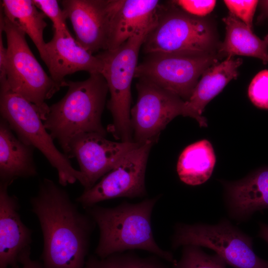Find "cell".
Listing matches in <instances>:
<instances>
[{"label": "cell", "instance_id": "1", "mask_svg": "<svg viewBox=\"0 0 268 268\" xmlns=\"http://www.w3.org/2000/svg\"><path fill=\"white\" fill-rule=\"evenodd\" d=\"M30 204L42 232L43 268H83L96 225L92 218L80 212L67 192L47 178L39 183Z\"/></svg>", "mask_w": 268, "mask_h": 268}, {"label": "cell", "instance_id": "2", "mask_svg": "<svg viewBox=\"0 0 268 268\" xmlns=\"http://www.w3.org/2000/svg\"><path fill=\"white\" fill-rule=\"evenodd\" d=\"M160 196L136 203L123 202L114 207L94 205L85 209L100 231L95 254L100 258L134 250L147 251L173 264L170 252L161 248L154 240L151 216Z\"/></svg>", "mask_w": 268, "mask_h": 268}, {"label": "cell", "instance_id": "3", "mask_svg": "<svg viewBox=\"0 0 268 268\" xmlns=\"http://www.w3.org/2000/svg\"><path fill=\"white\" fill-rule=\"evenodd\" d=\"M66 86L67 93L49 106L43 124L69 158V143L75 136L96 133L106 136L101 116L109 90L105 78L99 72L90 73L83 81H67Z\"/></svg>", "mask_w": 268, "mask_h": 268}, {"label": "cell", "instance_id": "4", "mask_svg": "<svg viewBox=\"0 0 268 268\" xmlns=\"http://www.w3.org/2000/svg\"><path fill=\"white\" fill-rule=\"evenodd\" d=\"M169 2L161 5L156 24L142 45L144 53L218 54L220 43L213 20L191 15Z\"/></svg>", "mask_w": 268, "mask_h": 268}, {"label": "cell", "instance_id": "5", "mask_svg": "<svg viewBox=\"0 0 268 268\" xmlns=\"http://www.w3.org/2000/svg\"><path fill=\"white\" fill-rule=\"evenodd\" d=\"M155 25L137 33L118 48L102 51L96 55L102 62L101 74L110 93L107 108L112 114L113 123L108 131L121 141H134L131 124V84L140 48Z\"/></svg>", "mask_w": 268, "mask_h": 268}, {"label": "cell", "instance_id": "6", "mask_svg": "<svg viewBox=\"0 0 268 268\" xmlns=\"http://www.w3.org/2000/svg\"><path fill=\"white\" fill-rule=\"evenodd\" d=\"M0 112L1 117L8 123L16 135L39 150L56 169L61 185L66 186L77 181L83 185V174L74 169L69 158L57 148L36 106L13 92L7 84L0 85Z\"/></svg>", "mask_w": 268, "mask_h": 268}, {"label": "cell", "instance_id": "7", "mask_svg": "<svg viewBox=\"0 0 268 268\" xmlns=\"http://www.w3.org/2000/svg\"><path fill=\"white\" fill-rule=\"evenodd\" d=\"M3 32L7 47L5 62L9 88L33 104L44 121L49 110L45 101L61 87L55 82L36 59L29 47L25 34L3 13Z\"/></svg>", "mask_w": 268, "mask_h": 268}, {"label": "cell", "instance_id": "8", "mask_svg": "<svg viewBox=\"0 0 268 268\" xmlns=\"http://www.w3.org/2000/svg\"><path fill=\"white\" fill-rule=\"evenodd\" d=\"M188 245L213 250L234 268H268V261L254 252L252 238L225 218L213 225L177 223L171 238L172 248Z\"/></svg>", "mask_w": 268, "mask_h": 268}, {"label": "cell", "instance_id": "9", "mask_svg": "<svg viewBox=\"0 0 268 268\" xmlns=\"http://www.w3.org/2000/svg\"><path fill=\"white\" fill-rule=\"evenodd\" d=\"M218 54L178 55L154 53L138 64L134 77L146 80L176 95L184 101L191 96L204 72L218 63Z\"/></svg>", "mask_w": 268, "mask_h": 268}, {"label": "cell", "instance_id": "10", "mask_svg": "<svg viewBox=\"0 0 268 268\" xmlns=\"http://www.w3.org/2000/svg\"><path fill=\"white\" fill-rule=\"evenodd\" d=\"M157 141L147 140L130 151L99 182L84 190L76 201L86 209L107 200L146 196V164L151 148Z\"/></svg>", "mask_w": 268, "mask_h": 268}, {"label": "cell", "instance_id": "11", "mask_svg": "<svg viewBox=\"0 0 268 268\" xmlns=\"http://www.w3.org/2000/svg\"><path fill=\"white\" fill-rule=\"evenodd\" d=\"M137 101L131 110L133 140L144 143L157 139L167 124L183 115L185 101L176 95L146 80L136 84Z\"/></svg>", "mask_w": 268, "mask_h": 268}, {"label": "cell", "instance_id": "12", "mask_svg": "<svg viewBox=\"0 0 268 268\" xmlns=\"http://www.w3.org/2000/svg\"><path fill=\"white\" fill-rule=\"evenodd\" d=\"M142 143L113 141L98 133H83L70 140L68 157L76 158L84 177L82 186L87 190L114 169L128 152Z\"/></svg>", "mask_w": 268, "mask_h": 268}, {"label": "cell", "instance_id": "13", "mask_svg": "<svg viewBox=\"0 0 268 268\" xmlns=\"http://www.w3.org/2000/svg\"><path fill=\"white\" fill-rule=\"evenodd\" d=\"M61 3L77 43L92 54L107 50L113 0H63Z\"/></svg>", "mask_w": 268, "mask_h": 268}, {"label": "cell", "instance_id": "14", "mask_svg": "<svg viewBox=\"0 0 268 268\" xmlns=\"http://www.w3.org/2000/svg\"><path fill=\"white\" fill-rule=\"evenodd\" d=\"M10 184L0 182V268H13L31 253L32 231L21 219L20 204L10 195Z\"/></svg>", "mask_w": 268, "mask_h": 268}, {"label": "cell", "instance_id": "15", "mask_svg": "<svg viewBox=\"0 0 268 268\" xmlns=\"http://www.w3.org/2000/svg\"><path fill=\"white\" fill-rule=\"evenodd\" d=\"M50 76L61 87L67 86L66 75L78 71L102 72L103 63L72 37L68 29L54 31L52 39L46 43Z\"/></svg>", "mask_w": 268, "mask_h": 268}, {"label": "cell", "instance_id": "16", "mask_svg": "<svg viewBox=\"0 0 268 268\" xmlns=\"http://www.w3.org/2000/svg\"><path fill=\"white\" fill-rule=\"evenodd\" d=\"M158 0H113L107 50L116 49L137 33L156 24Z\"/></svg>", "mask_w": 268, "mask_h": 268}, {"label": "cell", "instance_id": "17", "mask_svg": "<svg viewBox=\"0 0 268 268\" xmlns=\"http://www.w3.org/2000/svg\"><path fill=\"white\" fill-rule=\"evenodd\" d=\"M223 183L226 206L232 218L245 221L256 211L268 209V167L240 180Z\"/></svg>", "mask_w": 268, "mask_h": 268}, {"label": "cell", "instance_id": "18", "mask_svg": "<svg viewBox=\"0 0 268 268\" xmlns=\"http://www.w3.org/2000/svg\"><path fill=\"white\" fill-rule=\"evenodd\" d=\"M242 64L240 58L227 57L206 69L189 99L185 101L183 116L196 119L201 127H207L206 119L202 116L205 107L230 80L237 78Z\"/></svg>", "mask_w": 268, "mask_h": 268}, {"label": "cell", "instance_id": "19", "mask_svg": "<svg viewBox=\"0 0 268 268\" xmlns=\"http://www.w3.org/2000/svg\"><path fill=\"white\" fill-rule=\"evenodd\" d=\"M33 146L13 133L8 123L0 119V179L1 183L11 184L18 178L37 175Z\"/></svg>", "mask_w": 268, "mask_h": 268}, {"label": "cell", "instance_id": "20", "mask_svg": "<svg viewBox=\"0 0 268 268\" xmlns=\"http://www.w3.org/2000/svg\"><path fill=\"white\" fill-rule=\"evenodd\" d=\"M223 21L226 34L218 50L221 58L249 56L260 59L265 65L268 63V34L263 40L261 39L252 29L230 12Z\"/></svg>", "mask_w": 268, "mask_h": 268}, {"label": "cell", "instance_id": "21", "mask_svg": "<svg viewBox=\"0 0 268 268\" xmlns=\"http://www.w3.org/2000/svg\"><path fill=\"white\" fill-rule=\"evenodd\" d=\"M0 7L4 16L31 38L48 66L46 43L43 38L44 30L47 25L44 14L38 10L33 0H3Z\"/></svg>", "mask_w": 268, "mask_h": 268}, {"label": "cell", "instance_id": "22", "mask_svg": "<svg viewBox=\"0 0 268 268\" xmlns=\"http://www.w3.org/2000/svg\"><path fill=\"white\" fill-rule=\"evenodd\" d=\"M216 156L210 142L203 139L187 146L181 152L177 164L180 179L191 185H200L210 177Z\"/></svg>", "mask_w": 268, "mask_h": 268}, {"label": "cell", "instance_id": "23", "mask_svg": "<svg viewBox=\"0 0 268 268\" xmlns=\"http://www.w3.org/2000/svg\"><path fill=\"white\" fill-rule=\"evenodd\" d=\"M153 255L141 257L133 252L115 253L104 258L91 256L83 268H169Z\"/></svg>", "mask_w": 268, "mask_h": 268}, {"label": "cell", "instance_id": "24", "mask_svg": "<svg viewBox=\"0 0 268 268\" xmlns=\"http://www.w3.org/2000/svg\"><path fill=\"white\" fill-rule=\"evenodd\" d=\"M201 247L188 245L183 246L182 255L171 268H226V264L217 254L210 255Z\"/></svg>", "mask_w": 268, "mask_h": 268}, {"label": "cell", "instance_id": "25", "mask_svg": "<svg viewBox=\"0 0 268 268\" xmlns=\"http://www.w3.org/2000/svg\"><path fill=\"white\" fill-rule=\"evenodd\" d=\"M252 103L257 107L268 110V70L258 72L252 80L248 90Z\"/></svg>", "mask_w": 268, "mask_h": 268}, {"label": "cell", "instance_id": "26", "mask_svg": "<svg viewBox=\"0 0 268 268\" xmlns=\"http://www.w3.org/2000/svg\"><path fill=\"white\" fill-rule=\"evenodd\" d=\"M36 6L49 17L53 23L54 31L68 30L66 16L56 0H33Z\"/></svg>", "mask_w": 268, "mask_h": 268}, {"label": "cell", "instance_id": "27", "mask_svg": "<svg viewBox=\"0 0 268 268\" xmlns=\"http://www.w3.org/2000/svg\"><path fill=\"white\" fill-rule=\"evenodd\" d=\"M223 1L229 12L252 29L253 17L259 1L225 0Z\"/></svg>", "mask_w": 268, "mask_h": 268}, {"label": "cell", "instance_id": "28", "mask_svg": "<svg viewBox=\"0 0 268 268\" xmlns=\"http://www.w3.org/2000/svg\"><path fill=\"white\" fill-rule=\"evenodd\" d=\"M184 11L196 16L203 17L214 9L216 0H177L170 1Z\"/></svg>", "mask_w": 268, "mask_h": 268}, {"label": "cell", "instance_id": "29", "mask_svg": "<svg viewBox=\"0 0 268 268\" xmlns=\"http://www.w3.org/2000/svg\"><path fill=\"white\" fill-rule=\"evenodd\" d=\"M30 254L25 255L21 260L20 263L22 265L21 267L17 266L12 268H44L42 265L31 259Z\"/></svg>", "mask_w": 268, "mask_h": 268}, {"label": "cell", "instance_id": "30", "mask_svg": "<svg viewBox=\"0 0 268 268\" xmlns=\"http://www.w3.org/2000/svg\"><path fill=\"white\" fill-rule=\"evenodd\" d=\"M260 230L258 236L264 240L268 244V224L260 222Z\"/></svg>", "mask_w": 268, "mask_h": 268}, {"label": "cell", "instance_id": "31", "mask_svg": "<svg viewBox=\"0 0 268 268\" xmlns=\"http://www.w3.org/2000/svg\"><path fill=\"white\" fill-rule=\"evenodd\" d=\"M259 3L262 11L259 19L262 20L268 18V0H261Z\"/></svg>", "mask_w": 268, "mask_h": 268}]
</instances>
